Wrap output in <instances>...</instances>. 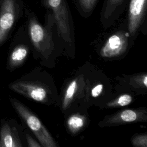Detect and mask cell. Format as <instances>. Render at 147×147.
Instances as JSON below:
<instances>
[{"label":"cell","mask_w":147,"mask_h":147,"mask_svg":"<svg viewBox=\"0 0 147 147\" xmlns=\"http://www.w3.org/2000/svg\"><path fill=\"white\" fill-rule=\"evenodd\" d=\"M28 53V48L25 45L17 46L11 53L9 64L10 67L14 68L21 65L25 60Z\"/></svg>","instance_id":"cell-11"},{"label":"cell","mask_w":147,"mask_h":147,"mask_svg":"<svg viewBox=\"0 0 147 147\" xmlns=\"http://www.w3.org/2000/svg\"><path fill=\"white\" fill-rule=\"evenodd\" d=\"M9 87L14 91L35 101L44 102L47 100L48 91L40 84L28 81H17L11 83Z\"/></svg>","instance_id":"cell-7"},{"label":"cell","mask_w":147,"mask_h":147,"mask_svg":"<svg viewBox=\"0 0 147 147\" xmlns=\"http://www.w3.org/2000/svg\"><path fill=\"white\" fill-rule=\"evenodd\" d=\"M78 88V84L76 79L72 80L68 85L64 95L62 103V107L64 110H66L72 102Z\"/></svg>","instance_id":"cell-14"},{"label":"cell","mask_w":147,"mask_h":147,"mask_svg":"<svg viewBox=\"0 0 147 147\" xmlns=\"http://www.w3.org/2000/svg\"><path fill=\"white\" fill-rule=\"evenodd\" d=\"M128 0H104L100 13L105 24L114 20L123 11Z\"/></svg>","instance_id":"cell-9"},{"label":"cell","mask_w":147,"mask_h":147,"mask_svg":"<svg viewBox=\"0 0 147 147\" xmlns=\"http://www.w3.org/2000/svg\"><path fill=\"white\" fill-rule=\"evenodd\" d=\"M127 47V38L124 31H119L110 36L100 49L104 57H114L125 52Z\"/></svg>","instance_id":"cell-8"},{"label":"cell","mask_w":147,"mask_h":147,"mask_svg":"<svg viewBox=\"0 0 147 147\" xmlns=\"http://www.w3.org/2000/svg\"><path fill=\"white\" fill-rule=\"evenodd\" d=\"M26 138L28 145L30 147H41V145L36 141L30 135L26 134Z\"/></svg>","instance_id":"cell-19"},{"label":"cell","mask_w":147,"mask_h":147,"mask_svg":"<svg viewBox=\"0 0 147 147\" xmlns=\"http://www.w3.org/2000/svg\"><path fill=\"white\" fill-rule=\"evenodd\" d=\"M86 118L80 114H74L71 115L67 121V125L69 131L75 134L79 132L84 126Z\"/></svg>","instance_id":"cell-13"},{"label":"cell","mask_w":147,"mask_h":147,"mask_svg":"<svg viewBox=\"0 0 147 147\" xmlns=\"http://www.w3.org/2000/svg\"><path fill=\"white\" fill-rule=\"evenodd\" d=\"M133 145L137 147H146L147 146V134L137 135L131 139Z\"/></svg>","instance_id":"cell-17"},{"label":"cell","mask_w":147,"mask_h":147,"mask_svg":"<svg viewBox=\"0 0 147 147\" xmlns=\"http://www.w3.org/2000/svg\"><path fill=\"white\" fill-rule=\"evenodd\" d=\"M42 5L51 12L59 34L63 39L70 42L72 26L69 6L67 0H41Z\"/></svg>","instance_id":"cell-2"},{"label":"cell","mask_w":147,"mask_h":147,"mask_svg":"<svg viewBox=\"0 0 147 147\" xmlns=\"http://www.w3.org/2000/svg\"><path fill=\"white\" fill-rule=\"evenodd\" d=\"M10 102L16 112L36 136L41 146L44 147L57 146L55 141L47 128L29 109L15 98H11Z\"/></svg>","instance_id":"cell-3"},{"label":"cell","mask_w":147,"mask_h":147,"mask_svg":"<svg viewBox=\"0 0 147 147\" xmlns=\"http://www.w3.org/2000/svg\"><path fill=\"white\" fill-rule=\"evenodd\" d=\"M20 0H1L0 6V44L6 39L22 7Z\"/></svg>","instance_id":"cell-4"},{"label":"cell","mask_w":147,"mask_h":147,"mask_svg":"<svg viewBox=\"0 0 147 147\" xmlns=\"http://www.w3.org/2000/svg\"><path fill=\"white\" fill-rule=\"evenodd\" d=\"M28 30L32 42L36 49L46 55L52 49V40L49 28L55 23L54 18L50 11L47 10L45 26L37 20V18L32 11H28Z\"/></svg>","instance_id":"cell-1"},{"label":"cell","mask_w":147,"mask_h":147,"mask_svg":"<svg viewBox=\"0 0 147 147\" xmlns=\"http://www.w3.org/2000/svg\"><path fill=\"white\" fill-rule=\"evenodd\" d=\"M133 98L131 95L129 94H122L119 96L117 98L111 100L106 105L109 107H117L125 106L132 102Z\"/></svg>","instance_id":"cell-15"},{"label":"cell","mask_w":147,"mask_h":147,"mask_svg":"<svg viewBox=\"0 0 147 147\" xmlns=\"http://www.w3.org/2000/svg\"><path fill=\"white\" fill-rule=\"evenodd\" d=\"M103 89V86L102 84H98L95 86L91 91V96L94 98H96L99 96L102 92Z\"/></svg>","instance_id":"cell-18"},{"label":"cell","mask_w":147,"mask_h":147,"mask_svg":"<svg viewBox=\"0 0 147 147\" xmlns=\"http://www.w3.org/2000/svg\"><path fill=\"white\" fill-rule=\"evenodd\" d=\"M130 83L140 87L146 88L147 87V75L146 73L134 76L131 78Z\"/></svg>","instance_id":"cell-16"},{"label":"cell","mask_w":147,"mask_h":147,"mask_svg":"<svg viewBox=\"0 0 147 147\" xmlns=\"http://www.w3.org/2000/svg\"><path fill=\"white\" fill-rule=\"evenodd\" d=\"M98 0H73L78 11L82 16L88 17L94 10Z\"/></svg>","instance_id":"cell-12"},{"label":"cell","mask_w":147,"mask_h":147,"mask_svg":"<svg viewBox=\"0 0 147 147\" xmlns=\"http://www.w3.org/2000/svg\"><path fill=\"white\" fill-rule=\"evenodd\" d=\"M19 137L16 130L7 123H4L0 129V147H21Z\"/></svg>","instance_id":"cell-10"},{"label":"cell","mask_w":147,"mask_h":147,"mask_svg":"<svg viewBox=\"0 0 147 147\" xmlns=\"http://www.w3.org/2000/svg\"><path fill=\"white\" fill-rule=\"evenodd\" d=\"M147 0H130L127 15V28L133 36L142 26L145 20Z\"/></svg>","instance_id":"cell-5"},{"label":"cell","mask_w":147,"mask_h":147,"mask_svg":"<svg viewBox=\"0 0 147 147\" xmlns=\"http://www.w3.org/2000/svg\"><path fill=\"white\" fill-rule=\"evenodd\" d=\"M146 119L147 111L146 109H126L107 117L99 125L103 126L122 125L129 122H146Z\"/></svg>","instance_id":"cell-6"}]
</instances>
